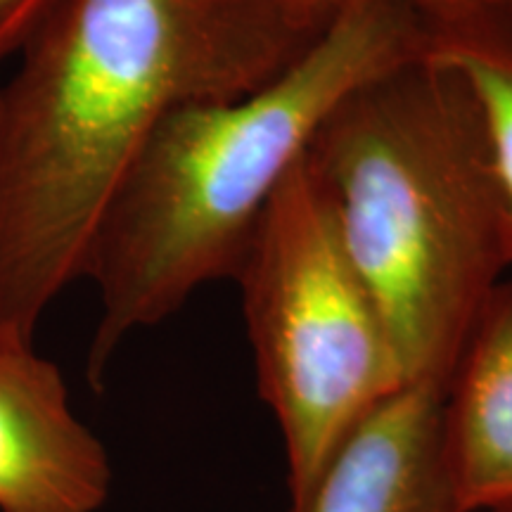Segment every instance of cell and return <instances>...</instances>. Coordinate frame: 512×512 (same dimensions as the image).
<instances>
[{
  "label": "cell",
  "instance_id": "cell-4",
  "mask_svg": "<svg viewBox=\"0 0 512 512\" xmlns=\"http://www.w3.org/2000/svg\"><path fill=\"white\" fill-rule=\"evenodd\" d=\"M233 280L259 394L283 434L287 512H306L339 448L406 380L304 157L259 216Z\"/></svg>",
  "mask_w": 512,
  "mask_h": 512
},
{
  "label": "cell",
  "instance_id": "cell-8",
  "mask_svg": "<svg viewBox=\"0 0 512 512\" xmlns=\"http://www.w3.org/2000/svg\"><path fill=\"white\" fill-rule=\"evenodd\" d=\"M439 60L458 67L477 98L486 140H489L498 195L503 202L505 240H508V256L512 264V72L477 60H465V57H439Z\"/></svg>",
  "mask_w": 512,
  "mask_h": 512
},
{
  "label": "cell",
  "instance_id": "cell-2",
  "mask_svg": "<svg viewBox=\"0 0 512 512\" xmlns=\"http://www.w3.org/2000/svg\"><path fill=\"white\" fill-rule=\"evenodd\" d=\"M432 50V24L403 0H347L316 41L238 100L169 114L128 166L88 249L100 294L88 382L133 330L181 309L200 287L235 278L247 242L306 145L354 88Z\"/></svg>",
  "mask_w": 512,
  "mask_h": 512
},
{
  "label": "cell",
  "instance_id": "cell-1",
  "mask_svg": "<svg viewBox=\"0 0 512 512\" xmlns=\"http://www.w3.org/2000/svg\"><path fill=\"white\" fill-rule=\"evenodd\" d=\"M335 12L304 0H55L0 88V328L34 342L169 114L266 86Z\"/></svg>",
  "mask_w": 512,
  "mask_h": 512
},
{
  "label": "cell",
  "instance_id": "cell-7",
  "mask_svg": "<svg viewBox=\"0 0 512 512\" xmlns=\"http://www.w3.org/2000/svg\"><path fill=\"white\" fill-rule=\"evenodd\" d=\"M441 456L458 512L512 503V273L489 294L446 382Z\"/></svg>",
  "mask_w": 512,
  "mask_h": 512
},
{
  "label": "cell",
  "instance_id": "cell-10",
  "mask_svg": "<svg viewBox=\"0 0 512 512\" xmlns=\"http://www.w3.org/2000/svg\"><path fill=\"white\" fill-rule=\"evenodd\" d=\"M304 3L320 5V8H339V5H344L347 0H304ZM403 3L415 5V8L425 12L430 19H448L470 10L472 5L482 3V0H403Z\"/></svg>",
  "mask_w": 512,
  "mask_h": 512
},
{
  "label": "cell",
  "instance_id": "cell-6",
  "mask_svg": "<svg viewBox=\"0 0 512 512\" xmlns=\"http://www.w3.org/2000/svg\"><path fill=\"white\" fill-rule=\"evenodd\" d=\"M441 396L406 384L339 448L306 512H458L441 456Z\"/></svg>",
  "mask_w": 512,
  "mask_h": 512
},
{
  "label": "cell",
  "instance_id": "cell-11",
  "mask_svg": "<svg viewBox=\"0 0 512 512\" xmlns=\"http://www.w3.org/2000/svg\"><path fill=\"white\" fill-rule=\"evenodd\" d=\"M479 512H512V503H503V505H494V508H486Z\"/></svg>",
  "mask_w": 512,
  "mask_h": 512
},
{
  "label": "cell",
  "instance_id": "cell-5",
  "mask_svg": "<svg viewBox=\"0 0 512 512\" xmlns=\"http://www.w3.org/2000/svg\"><path fill=\"white\" fill-rule=\"evenodd\" d=\"M110 486L105 446L74 415L60 368L0 328V512H98Z\"/></svg>",
  "mask_w": 512,
  "mask_h": 512
},
{
  "label": "cell",
  "instance_id": "cell-9",
  "mask_svg": "<svg viewBox=\"0 0 512 512\" xmlns=\"http://www.w3.org/2000/svg\"><path fill=\"white\" fill-rule=\"evenodd\" d=\"M55 0H0V64L22 50Z\"/></svg>",
  "mask_w": 512,
  "mask_h": 512
},
{
  "label": "cell",
  "instance_id": "cell-3",
  "mask_svg": "<svg viewBox=\"0 0 512 512\" xmlns=\"http://www.w3.org/2000/svg\"><path fill=\"white\" fill-rule=\"evenodd\" d=\"M406 384L446 389L510 273L503 202L477 98L439 57L354 88L304 152Z\"/></svg>",
  "mask_w": 512,
  "mask_h": 512
}]
</instances>
